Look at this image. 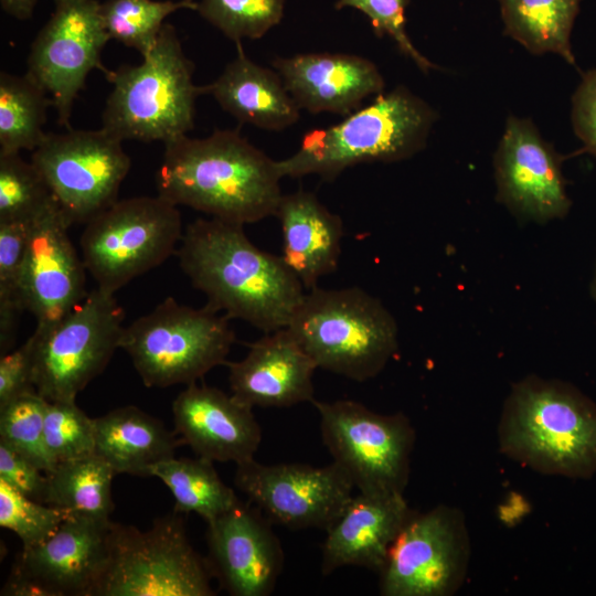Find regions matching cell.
Segmentation results:
<instances>
[{
    "instance_id": "7a4b0ae2",
    "label": "cell",
    "mask_w": 596,
    "mask_h": 596,
    "mask_svg": "<svg viewBox=\"0 0 596 596\" xmlns=\"http://www.w3.org/2000/svg\"><path fill=\"white\" fill-rule=\"evenodd\" d=\"M281 179L277 161L238 131L217 129L164 143L156 188L177 206L245 225L275 216Z\"/></svg>"
},
{
    "instance_id": "e575fe53",
    "label": "cell",
    "mask_w": 596,
    "mask_h": 596,
    "mask_svg": "<svg viewBox=\"0 0 596 596\" xmlns=\"http://www.w3.org/2000/svg\"><path fill=\"white\" fill-rule=\"evenodd\" d=\"M47 402L38 392L26 393L0 408V441L47 472L55 464L44 440Z\"/></svg>"
},
{
    "instance_id": "ba28073f",
    "label": "cell",
    "mask_w": 596,
    "mask_h": 596,
    "mask_svg": "<svg viewBox=\"0 0 596 596\" xmlns=\"http://www.w3.org/2000/svg\"><path fill=\"white\" fill-rule=\"evenodd\" d=\"M213 578L174 510L145 531L111 523L106 567L93 596H212Z\"/></svg>"
},
{
    "instance_id": "30bf717a",
    "label": "cell",
    "mask_w": 596,
    "mask_h": 596,
    "mask_svg": "<svg viewBox=\"0 0 596 596\" xmlns=\"http://www.w3.org/2000/svg\"><path fill=\"white\" fill-rule=\"evenodd\" d=\"M311 403L320 417L323 445L359 492L404 493L415 444L408 417L380 414L352 400Z\"/></svg>"
},
{
    "instance_id": "5b68a950",
    "label": "cell",
    "mask_w": 596,
    "mask_h": 596,
    "mask_svg": "<svg viewBox=\"0 0 596 596\" xmlns=\"http://www.w3.org/2000/svg\"><path fill=\"white\" fill-rule=\"evenodd\" d=\"M318 369L356 382L379 375L398 348V328L360 287L307 290L286 327Z\"/></svg>"
},
{
    "instance_id": "6da1fadb",
    "label": "cell",
    "mask_w": 596,
    "mask_h": 596,
    "mask_svg": "<svg viewBox=\"0 0 596 596\" xmlns=\"http://www.w3.org/2000/svg\"><path fill=\"white\" fill-rule=\"evenodd\" d=\"M175 254L209 307L264 333L286 328L306 294L280 255L258 248L242 224L196 219L185 227Z\"/></svg>"
},
{
    "instance_id": "60d3db41",
    "label": "cell",
    "mask_w": 596,
    "mask_h": 596,
    "mask_svg": "<svg viewBox=\"0 0 596 596\" xmlns=\"http://www.w3.org/2000/svg\"><path fill=\"white\" fill-rule=\"evenodd\" d=\"M572 121L585 150L596 156V68L583 75L573 95Z\"/></svg>"
},
{
    "instance_id": "f546056e",
    "label": "cell",
    "mask_w": 596,
    "mask_h": 596,
    "mask_svg": "<svg viewBox=\"0 0 596 596\" xmlns=\"http://www.w3.org/2000/svg\"><path fill=\"white\" fill-rule=\"evenodd\" d=\"M52 100L26 73L0 74V153L33 151L46 132L47 108Z\"/></svg>"
},
{
    "instance_id": "d4e9b609",
    "label": "cell",
    "mask_w": 596,
    "mask_h": 596,
    "mask_svg": "<svg viewBox=\"0 0 596 596\" xmlns=\"http://www.w3.org/2000/svg\"><path fill=\"white\" fill-rule=\"evenodd\" d=\"M236 56L210 85L217 104L240 123L266 130H284L296 124L300 108L275 70L252 61L237 43Z\"/></svg>"
},
{
    "instance_id": "8fae6325",
    "label": "cell",
    "mask_w": 596,
    "mask_h": 596,
    "mask_svg": "<svg viewBox=\"0 0 596 596\" xmlns=\"http://www.w3.org/2000/svg\"><path fill=\"white\" fill-rule=\"evenodd\" d=\"M124 320L115 294L96 287L54 327L34 330L36 392L49 402L75 401L120 349Z\"/></svg>"
},
{
    "instance_id": "5bb4252c",
    "label": "cell",
    "mask_w": 596,
    "mask_h": 596,
    "mask_svg": "<svg viewBox=\"0 0 596 596\" xmlns=\"http://www.w3.org/2000/svg\"><path fill=\"white\" fill-rule=\"evenodd\" d=\"M234 485L272 523L323 531L342 513L355 488L333 461L313 467L255 459L236 465Z\"/></svg>"
},
{
    "instance_id": "74e56055",
    "label": "cell",
    "mask_w": 596,
    "mask_h": 596,
    "mask_svg": "<svg viewBox=\"0 0 596 596\" xmlns=\"http://www.w3.org/2000/svg\"><path fill=\"white\" fill-rule=\"evenodd\" d=\"M409 0H337L336 8H353L361 11L370 20L379 38L390 36L398 50L408 56L424 73L437 68L421 54L406 33L405 10Z\"/></svg>"
},
{
    "instance_id": "9c48e42d",
    "label": "cell",
    "mask_w": 596,
    "mask_h": 596,
    "mask_svg": "<svg viewBox=\"0 0 596 596\" xmlns=\"http://www.w3.org/2000/svg\"><path fill=\"white\" fill-rule=\"evenodd\" d=\"M183 232L178 206L160 195L117 200L85 224L81 256L96 287L115 294L177 253Z\"/></svg>"
},
{
    "instance_id": "d6a6232c",
    "label": "cell",
    "mask_w": 596,
    "mask_h": 596,
    "mask_svg": "<svg viewBox=\"0 0 596 596\" xmlns=\"http://www.w3.org/2000/svg\"><path fill=\"white\" fill-rule=\"evenodd\" d=\"M32 222H0V353L12 350L24 311L20 278Z\"/></svg>"
},
{
    "instance_id": "603a6c76",
    "label": "cell",
    "mask_w": 596,
    "mask_h": 596,
    "mask_svg": "<svg viewBox=\"0 0 596 596\" xmlns=\"http://www.w3.org/2000/svg\"><path fill=\"white\" fill-rule=\"evenodd\" d=\"M413 512L403 494H354L326 530L322 575L344 566H360L379 573Z\"/></svg>"
},
{
    "instance_id": "9a60e30c",
    "label": "cell",
    "mask_w": 596,
    "mask_h": 596,
    "mask_svg": "<svg viewBox=\"0 0 596 596\" xmlns=\"http://www.w3.org/2000/svg\"><path fill=\"white\" fill-rule=\"evenodd\" d=\"M98 0L55 4V11L34 39L28 72L52 100L57 121L70 128L74 102L93 70L107 75L102 52L110 40Z\"/></svg>"
},
{
    "instance_id": "4316f807",
    "label": "cell",
    "mask_w": 596,
    "mask_h": 596,
    "mask_svg": "<svg viewBox=\"0 0 596 596\" xmlns=\"http://www.w3.org/2000/svg\"><path fill=\"white\" fill-rule=\"evenodd\" d=\"M44 503L71 515L110 521L115 470L97 454L55 464L45 472Z\"/></svg>"
},
{
    "instance_id": "f35d334b",
    "label": "cell",
    "mask_w": 596,
    "mask_h": 596,
    "mask_svg": "<svg viewBox=\"0 0 596 596\" xmlns=\"http://www.w3.org/2000/svg\"><path fill=\"white\" fill-rule=\"evenodd\" d=\"M35 341L31 334L17 349L0 358V408L13 400L36 392L33 383Z\"/></svg>"
},
{
    "instance_id": "3957f363",
    "label": "cell",
    "mask_w": 596,
    "mask_h": 596,
    "mask_svg": "<svg viewBox=\"0 0 596 596\" xmlns=\"http://www.w3.org/2000/svg\"><path fill=\"white\" fill-rule=\"evenodd\" d=\"M501 451L543 473L588 478L596 472V404L557 380L528 376L505 400Z\"/></svg>"
},
{
    "instance_id": "83f0119b",
    "label": "cell",
    "mask_w": 596,
    "mask_h": 596,
    "mask_svg": "<svg viewBox=\"0 0 596 596\" xmlns=\"http://www.w3.org/2000/svg\"><path fill=\"white\" fill-rule=\"evenodd\" d=\"M581 0H499L504 33L533 54L552 52L575 65L571 32Z\"/></svg>"
},
{
    "instance_id": "7c38bea8",
    "label": "cell",
    "mask_w": 596,
    "mask_h": 596,
    "mask_svg": "<svg viewBox=\"0 0 596 596\" xmlns=\"http://www.w3.org/2000/svg\"><path fill=\"white\" fill-rule=\"evenodd\" d=\"M123 140L104 129L46 132L31 161L67 222L86 224L116 202L130 169Z\"/></svg>"
},
{
    "instance_id": "7402d4cb",
    "label": "cell",
    "mask_w": 596,
    "mask_h": 596,
    "mask_svg": "<svg viewBox=\"0 0 596 596\" xmlns=\"http://www.w3.org/2000/svg\"><path fill=\"white\" fill-rule=\"evenodd\" d=\"M232 394L255 407H290L315 400L318 369L287 328L248 344L240 361L226 362Z\"/></svg>"
},
{
    "instance_id": "ac0fdd59",
    "label": "cell",
    "mask_w": 596,
    "mask_h": 596,
    "mask_svg": "<svg viewBox=\"0 0 596 596\" xmlns=\"http://www.w3.org/2000/svg\"><path fill=\"white\" fill-rule=\"evenodd\" d=\"M207 563L221 588L232 596H267L284 567V552L272 522L241 500L206 522Z\"/></svg>"
},
{
    "instance_id": "4fadbf2b",
    "label": "cell",
    "mask_w": 596,
    "mask_h": 596,
    "mask_svg": "<svg viewBox=\"0 0 596 596\" xmlns=\"http://www.w3.org/2000/svg\"><path fill=\"white\" fill-rule=\"evenodd\" d=\"M469 560L462 513L451 507L413 512L379 571L383 596H449L462 584Z\"/></svg>"
},
{
    "instance_id": "1f68e13d",
    "label": "cell",
    "mask_w": 596,
    "mask_h": 596,
    "mask_svg": "<svg viewBox=\"0 0 596 596\" xmlns=\"http://www.w3.org/2000/svg\"><path fill=\"white\" fill-rule=\"evenodd\" d=\"M55 203L32 161L19 152L0 153V222H32Z\"/></svg>"
},
{
    "instance_id": "cb8c5ba5",
    "label": "cell",
    "mask_w": 596,
    "mask_h": 596,
    "mask_svg": "<svg viewBox=\"0 0 596 596\" xmlns=\"http://www.w3.org/2000/svg\"><path fill=\"white\" fill-rule=\"evenodd\" d=\"M275 216L281 228V259L310 290L338 268L343 238L342 219L308 191L283 194Z\"/></svg>"
},
{
    "instance_id": "7bdbcfd3",
    "label": "cell",
    "mask_w": 596,
    "mask_h": 596,
    "mask_svg": "<svg viewBox=\"0 0 596 596\" xmlns=\"http://www.w3.org/2000/svg\"><path fill=\"white\" fill-rule=\"evenodd\" d=\"M71 1H77V0H54L55 4L71 2Z\"/></svg>"
},
{
    "instance_id": "484cf974",
    "label": "cell",
    "mask_w": 596,
    "mask_h": 596,
    "mask_svg": "<svg viewBox=\"0 0 596 596\" xmlns=\"http://www.w3.org/2000/svg\"><path fill=\"white\" fill-rule=\"evenodd\" d=\"M95 454L107 461L116 473L150 477V469L173 458L183 445L158 418L127 405L94 418Z\"/></svg>"
},
{
    "instance_id": "2e32d148",
    "label": "cell",
    "mask_w": 596,
    "mask_h": 596,
    "mask_svg": "<svg viewBox=\"0 0 596 596\" xmlns=\"http://www.w3.org/2000/svg\"><path fill=\"white\" fill-rule=\"evenodd\" d=\"M493 166L497 198L518 217L545 223L568 212L561 157L530 119L508 118Z\"/></svg>"
},
{
    "instance_id": "8992f818",
    "label": "cell",
    "mask_w": 596,
    "mask_h": 596,
    "mask_svg": "<svg viewBox=\"0 0 596 596\" xmlns=\"http://www.w3.org/2000/svg\"><path fill=\"white\" fill-rule=\"evenodd\" d=\"M193 68L174 26L166 23L140 64L106 75L113 89L102 127L123 141L167 143L185 136L194 126L195 100L206 94L195 85Z\"/></svg>"
},
{
    "instance_id": "d590c367",
    "label": "cell",
    "mask_w": 596,
    "mask_h": 596,
    "mask_svg": "<svg viewBox=\"0 0 596 596\" xmlns=\"http://www.w3.org/2000/svg\"><path fill=\"white\" fill-rule=\"evenodd\" d=\"M44 440L54 464L95 454L94 418L75 401L47 402Z\"/></svg>"
},
{
    "instance_id": "8d00e7d4",
    "label": "cell",
    "mask_w": 596,
    "mask_h": 596,
    "mask_svg": "<svg viewBox=\"0 0 596 596\" xmlns=\"http://www.w3.org/2000/svg\"><path fill=\"white\" fill-rule=\"evenodd\" d=\"M68 515L62 509L18 492L0 479V525L20 539L22 549L44 541Z\"/></svg>"
},
{
    "instance_id": "d6986e66",
    "label": "cell",
    "mask_w": 596,
    "mask_h": 596,
    "mask_svg": "<svg viewBox=\"0 0 596 596\" xmlns=\"http://www.w3.org/2000/svg\"><path fill=\"white\" fill-rule=\"evenodd\" d=\"M111 523L70 514L44 541L22 549L12 570L46 596H93L106 567Z\"/></svg>"
},
{
    "instance_id": "b9f144b4",
    "label": "cell",
    "mask_w": 596,
    "mask_h": 596,
    "mask_svg": "<svg viewBox=\"0 0 596 596\" xmlns=\"http://www.w3.org/2000/svg\"><path fill=\"white\" fill-rule=\"evenodd\" d=\"M0 4L6 13L24 21L32 17L36 0H0Z\"/></svg>"
},
{
    "instance_id": "ee69618b",
    "label": "cell",
    "mask_w": 596,
    "mask_h": 596,
    "mask_svg": "<svg viewBox=\"0 0 596 596\" xmlns=\"http://www.w3.org/2000/svg\"><path fill=\"white\" fill-rule=\"evenodd\" d=\"M593 292H594V296L596 298V276H595V279H594V284H593Z\"/></svg>"
},
{
    "instance_id": "f1b7e54d",
    "label": "cell",
    "mask_w": 596,
    "mask_h": 596,
    "mask_svg": "<svg viewBox=\"0 0 596 596\" xmlns=\"http://www.w3.org/2000/svg\"><path fill=\"white\" fill-rule=\"evenodd\" d=\"M150 477L159 478L174 499V510L194 512L209 522L233 508L240 499L226 486L213 461L198 457L170 458L155 465Z\"/></svg>"
},
{
    "instance_id": "277c9868",
    "label": "cell",
    "mask_w": 596,
    "mask_h": 596,
    "mask_svg": "<svg viewBox=\"0 0 596 596\" xmlns=\"http://www.w3.org/2000/svg\"><path fill=\"white\" fill-rule=\"evenodd\" d=\"M436 118L425 100L398 86L339 124L307 132L294 155L277 161L278 169L283 178L332 181L360 163L405 160L425 147Z\"/></svg>"
},
{
    "instance_id": "52a82bcc",
    "label": "cell",
    "mask_w": 596,
    "mask_h": 596,
    "mask_svg": "<svg viewBox=\"0 0 596 596\" xmlns=\"http://www.w3.org/2000/svg\"><path fill=\"white\" fill-rule=\"evenodd\" d=\"M230 320L207 305L193 308L168 297L124 328L120 349L146 386L189 385L227 362L235 342Z\"/></svg>"
},
{
    "instance_id": "e0dca14e",
    "label": "cell",
    "mask_w": 596,
    "mask_h": 596,
    "mask_svg": "<svg viewBox=\"0 0 596 596\" xmlns=\"http://www.w3.org/2000/svg\"><path fill=\"white\" fill-rule=\"evenodd\" d=\"M70 227L57 203L31 224L20 297L23 309L36 320V331L54 327L88 292L87 269L70 238Z\"/></svg>"
},
{
    "instance_id": "4dcf8cb0",
    "label": "cell",
    "mask_w": 596,
    "mask_h": 596,
    "mask_svg": "<svg viewBox=\"0 0 596 596\" xmlns=\"http://www.w3.org/2000/svg\"><path fill=\"white\" fill-rule=\"evenodd\" d=\"M182 9L196 10L195 0H106L99 12L110 40L145 56L155 46L166 19Z\"/></svg>"
},
{
    "instance_id": "ab89813d",
    "label": "cell",
    "mask_w": 596,
    "mask_h": 596,
    "mask_svg": "<svg viewBox=\"0 0 596 596\" xmlns=\"http://www.w3.org/2000/svg\"><path fill=\"white\" fill-rule=\"evenodd\" d=\"M0 479L18 492L44 503L45 472L2 441H0Z\"/></svg>"
},
{
    "instance_id": "ffe728a7",
    "label": "cell",
    "mask_w": 596,
    "mask_h": 596,
    "mask_svg": "<svg viewBox=\"0 0 596 596\" xmlns=\"http://www.w3.org/2000/svg\"><path fill=\"white\" fill-rule=\"evenodd\" d=\"M172 415L182 443L213 462L254 459L262 443L253 407L216 387L187 385L172 403Z\"/></svg>"
},
{
    "instance_id": "836d02e7",
    "label": "cell",
    "mask_w": 596,
    "mask_h": 596,
    "mask_svg": "<svg viewBox=\"0 0 596 596\" xmlns=\"http://www.w3.org/2000/svg\"><path fill=\"white\" fill-rule=\"evenodd\" d=\"M199 14L233 42L257 40L280 23L285 0H195Z\"/></svg>"
},
{
    "instance_id": "44dd1931",
    "label": "cell",
    "mask_w": 596,
    "mask_h": 596,
    "mask_svg": "<svg viewBox=\"0 0 596 596\" xmlns=\"http://www.w3.org/2000/svg\"><path fill=\"white\" fill-rule=\"evenodd\" d=\"M300 109L348 116L385 82L370 60L344 53H305L272 62Z\"/></svg>"
}]
</instances>
